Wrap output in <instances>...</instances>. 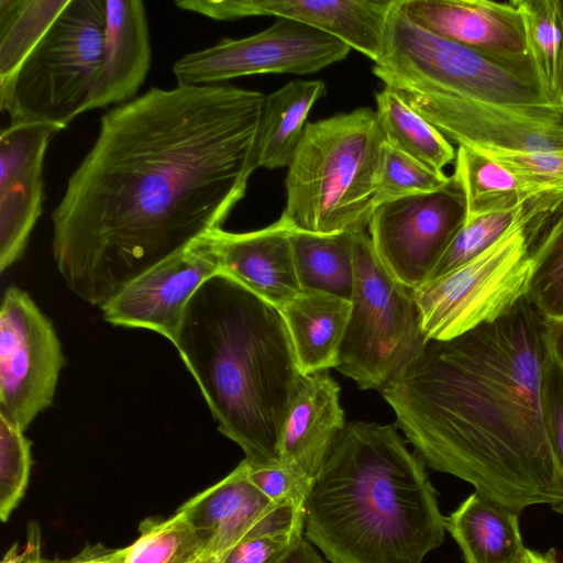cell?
Masks as SVG:
<instances>
[{
	"label": "cell",
	"instance_id": "6da1fadb",
	"mask_svg": "<svg viewBox=\"0 0 563 563\" xmlns=\"http://www.w3.org/2000/svg\"><path fill=\"white\" fill-rule=\"evenodd\" d=\"M265 96L228 82L153 87L100 119L52 212L67 287L102 307L222 224L257 165Z\"/></svg>",
	"mask_w": 563,
	"mask_h": 563
},
{
	"label": "cell",
	"instance_id": "7a4b0ae2",
	"mask_svg": "<svg viewBox=\"0 0 563 563\" xmlns=\"http://www.w3.org/2000/svg\"><path fill=\"white\" fill-rule=\"evenodd\" d=\"M548 330L523 297L493 322L428 340L379 390L429 467L517 514L549 505L563 515V474L542 406Z\"/></svg>",
	"mask_w": 563,
	"mask_h": 563
},
{
	"label": "cell",
	"instance_id": "3957f363",
	"mask_svg": "<svg viewBox=\"0 0 563 563\" xmlns=\"http://www.w3.org/2000/svg\"><path fill=\"white\" fill-rule=\"evenodd\" d=\"M173 344L247 464L280 465L282 432L306 376L280 310L218 273L188 301Z\"/></svg>",
	"mask_w": 563,
	"mask_h": 563
},
{
	"label": "cell",
	"instance_id": "277c9868",
	"mask_svg": "<svg viewBox=\"0 0 563 563\" xmlns=\"http://www.w3.org/2000/svg\"><path fill=\"white\" fill-rule=\"evenodd\" d=\"M424 464L395 426L346 423L306 498V539L330 563H421L445 532Z\"/></svg>",
	"mask_w": 563,
	"mask_h": 563
},
{
	"label": "cell",
	"instance_id": "5b68a950",
	"mask_svg": "<svg viewBox=\"0 0 563 563\" xmlns=\"http://www.w3.org/2000/svg\"><path fill=\"white\" fill-rule=\"evenodd\" d=\"M385 139L371 108L307 123L287 167L292 227L317 234L365 231L376 208Z\"/></svg>",
	"mask_w": 563,
	"mask_h": 563
},
{
	"label": "cell",
	"instance_id": "8992f818",
	"mask_svg": "<svg viewBox=\"0 0 563 563\" xmlns=\"http://www.w3.org/2000/svg\"><path fill=\"white\" fill-rule=\"evenodd\" d=\"M373 73L410 108L442 98H470L536 117L563 120L536 84L415 24L395 0L383 55Z\"/></svg>",
	"mask_w": 563,
	"mask_h": 563
},
{
	"label": "cell",
	"instance_id": "52a82bcc",
	"mask_svg": "<svg viewBox=\"0 0 563 563\" xmlns=\"http://www.w3.org/2000/svg\"><path fill=\"white\" fill-rule=\"evenodd\" d=\"M106 44L102 0H69L14 76L0 85L10 123L41 122L58 131L87 111Z\"/></svg>",
	"mask_w": 563,
	"mask_h": 563
},
{
	"label": "cell",
	"instance_id": "ba28073f",
	"mask_svg": "<svg viewBox=\"0 0 563 563\" xmlns=\"http://www.w3.org/2000/svg\"><path fill=\"white\" fill-rule=\"evenodd\" d=\"M351 313L335 369L360 389L380 390L422 351L415 290L397 282L378 260L369 235L353 232Z\"/></svg>",
	"mask_w": 563,
	"mask_h": 563
},
{
	"label": "cell",
	"instance_id": "9c48e42d",
	"mask_svg": "<svg viewBox=\"0 0 563 563\" xmlns=\"http://www.w3.org/2000/svg\"><path fill=\"white\" fill-rule=\"evenodd\" d=\"M548 210L547 202L534 206L485 252L415 291L427 341L493 322L526 297L533 266L530 223Z\"/></svg>",
	"mask_w": 563,
	"mask_h": 563
},
{
	"label": "cell",
	"instance_id": "30bf717a",
	"mask_svg": "<svg viewBox=\"0 0 563 563\" xmlns=\"http://www.w3.org/2000/svg\"><path fill=\"white\" fill-rule=\"evenodd\" d=\"M350 47L314 27L278 18L268 29L247 37L222 40L189 53L173 65L177 85L224 84L255 74L317 73L343 60Z\"/></svg>",
	"mask_w": 563,
	"mask_h": 563
},
{
	"label": "cell",
	"instance_id": "8fae6325",
	"mask_svg": "<svg viewBox=\"0 0 563 563\" xmlns=\"http://www.w3.org/2000/svg\"><path fill=\"white\" fill-rule=\"evenodd\" d=\"M65 363L52 321L27 292L7 288L0 309V416L25 431L52 406Z\"/></svg>",
	"mask_w": 563,
	"mask_h": 563
},
{
	"label": "cell",
	"instance_id": "7c38bea8",
	"mask_svg": "<svg viewBox=\"0 0 563 563\" xmlns=\"http://www.w3.org/2000/svg\"><path fill=\"white\" fill-rule=\"evenodd\" d=\"M465 220V200L451 176L440 190L377 206L368 235L386 271L416 291L430 280Z\"/></svg>",
	"mask_w": 563,
	"mask_h": 563
},
{
	"label": "cell",
	"instance_id": "4fadbf2b",
	"mask_svg": "<svg viewBox=\"0 0 563 563\" xmlns=\"http://www.w3.org/2000/svg\"><path fill=\"white\" fill-rule=\"evenodd\" d=\"M218 273L213 231L126 284L100 308L103 319L118 327L154 331L174 343L188 301Z\"/></svg>",
	"mask_w": 563,
	"mask_h": 563
},
{
	"label": "cell",
	"instance_id": "5bb4252c",
	"mask_svg": "<svg viewBox=\"0 0 563 563\" xmlns=\"http://www.w3.org/2000/svg\"><path fill=\"white\" fill-rule=\"evenodd\" d=\"M401 8L423 30L472 49L539 86L514 1L401 0Z\"/></svg>",
	"mask_w": 563,
	"mask_h": 563
},
{
	"label": "cell",
	"instance_id": "9a60e30c",
	"mask_svg": "<svg viewBox=\"0 0 563 563\" xmlns=\"http://www.w3.org/2000/svg\"><path fill=\"white\" fill-rule=\"evenodd\" d=\"M179 509L209 538L211 553L218 560L241 540L290 536L305 523V506L271 501L251 482L245 460Z\"/></svg>",
	"mask_w": 563,
	"mask_h": 563
},
{
	"label": "cell",
	"instance_id": "2e32d148",
	"mask_svg": "<svg viewBox=\"0 0 563 563\" xmlns=\"http://www.w3.org/2000/svg\"><path fill=\"white\" fill-rule=\"evenodd\" d=\"M395 0H179L186 11L224 21L273 15L324 32L378 62L383 55L388 15Z\"/></svg>",
	"mask_w": 563,
	"mask_h": 563
},
{
	"label": "cell",
	"instance_id": "e0dca14e",
	"mask_svg": "<svg viewBox=\"0 0 563 563\" xmlns=\"http://www.w3.org/2000/svg\"><path fill=\"white\" fill-rule=\"evenodd\" d=\"M58 131L41 122H18L0 135V271L24 253L44 201V157Z\"/></svg>",
	"mask_w": 563,
	"mask_h": 563
},
{
	"label": "cell",
	"instance_id": "ac0fdd59",
	"mask_svg": "<svg viewBox=\"0 0 563 563\" xmlns=\"http://www.w3.org/2000/svg\"><path fill=\"white\" fill-rule=\"evenodd\" d=\"M292 224L282 213L251 232L214 231L221 273L282 309L302 292L291 246Z\"/></svg>",
	"mask_w": 563,
	"mask_h": 563
},
{
	"label": "cell",
	"instance_id": "d6986e66",
	"mask_svg": "<svg viewBox=\"0 0 563 563\" xmlns=\"http://www.w3.org/2000/svg\"><path fill=\"white\" fill-rule=\"evenodd\" d=\"M345 426L338 383L327 371L306 375L282 432L280 465L312 483Z\"/></svg>",
	"mask_w": 563,
	"mask_h": 563
},
{
	"label": "cell",
	"instance_id": "ffe728a7",
	"mask_svg": "<svg viewBox=\"0 0 563 563\" xmlns=\"http://www.w3.org/2000/svg\"><path fill=\"white\" fill-rule=\"evenodd\" d=\"M104 7L103 65L87 111L134 99L151 67L150 30L143 1L107 0Z\"/></svg>",
	"mask_w": 563,
	"mask_h": 563
},
{
	"label": "cell",
	"instance_id": "44dd1931",
	"mask_svg": "<svg viewBox=\"0 0 563 563\" xmlns=\"http://www.w3.org/2000/svg\"><path fill=\"white\" fill-rule=\"evenodd\" d=\"M351 300L303 290L280 310L303 375L335 368Z\"/></svg>",
	"mask_w": 563,
	"mask_h": 563
},
{
	"label": "cell",
	"instance_id": "7402d4cb",
	"mask_svg": "<svg viewBox=\"0 0 563 563\" xmlns=\"http://www.w3.org/2000/svg\"><path fill=\"white\" fill-rule=\"evenodd\" d=\"M445 530L465 563H519L527 549L519 514L476 490L445 517Z\"/></svg>",
	"mask_w": 563,
	"mask_h": 563
},
{
	"label": "cell",
	"instance_id": "603a6c76",
	"mask_svg": "<svg viewBox=\"0 0 563 563\" xmlns=\"http://www.w3.org/2000/svg\"><path fill=\"white\" fill-rule=\"evenodd\" d=\"M454 162L452 177L463 194L466 218L515 211L544 198L563 196L466 146L457 147Z\"/></svg>",
	"mask_w": 563,
	"mask_h": 563
},
{
	"label": "cell",
	"instance_id": "cb8c5ba5",
	"mask_svg": "<svg viewBox=\"0 0 563 563\" xmlns=\"http://www.w3.org/2000/svg\"><path fill=\"white\" fill-rule=\"evenodd\" d=\"M325 91L321 80H292L265 96L257 137V165L288 167L303 135L307 117Z\"/></svg>",
	"mask_w": 563,
	"mask_h": 563
},
{
	"label": "cell",
	"instance_id": "d4e9b609",
	"mask_svg": "<svg viewBox=\"0 0 563 563\" xmlns=\"http://www.w3.org/2000/svg\"><path fill=\"white\" fill-rule=\"evenodd\" d=\"M291 246L303 290L351 300L354 286L353 232L317 234L295 229Z\"/></svg>",
	"mask_w": 563,
	"mask_h": 563
},
{
	"label": "cell",
	"instance_id": "484cf974",
	"mask_svg": "<svg viewBox=\"0 0 563 563\" xmlns=\"http://www.w3.org/2000/svg\"><path fill=\"white\" fill-rule=\"evenodd\" d=\"M375 99L376 119L385 142L430 169L444 174L443 168L456 156L450 141L390 89L385 87Z\"/></svg>",
	"mask_w": 563,
	"mask_h": 563
},
{
	"label": "cell",
	"instance_id": "4316f807",
	"mask_svg": "<svg viewBox=\"0 0 563 563\" xmlns=\"http://www.w3.org/2000/svg\"><path fill=\"white\" fill-rule=\"evenodd\" d=\"M530 254L526 298L549 323H563V200L530 223Z\"/></svg>",
	"mask_w": 563,
	"mask_h": 563
},
{
	"label": "cell",
	"instance_id": "83f0119b",
	"mask_svg": "<svg viewBox=\"0 0 563 563\" xmlns=\"http://www.w3.org/2000/svg\"><path fill=\"white\" fill-rule=\"evenodd\" d=\"M528 54L545 98L563 111V20L558 0H512Z\"/></svg>",
	"mask_w": 563,
	"mask_h": 563
},
{
	"label": "cell",
	"instance_id": "f1b7e54d",
	"mask_svg": "<svg viewBox=\"0 0 563 563\" xmlns=\"http://www.w3.org/2000/svg\"><path fill=\"white\" fill-rule=\"evenodd\" d=\"M69 0H0V85L8 82Z\"/></svg>",
	"mask_w": 563,
	"mask_h": 563
},
{
	"label": "cell",
	"instance_id": "f546056e",
	"mask_svg": "<svg viewBox=\"0 0 563 563\" xmlns=\"http://www.w3.org/2000/svg\"><path fill=\"white\" fill-rule=\"evenodd\" d=\"M208 553L209 538L178 508L168 518L147 517L141 521L137 539L126 547L124 563H190Z\"/></svg>",
	"mask_w": 563,
	"mask_h": 563
},
{
	"label": "cell",
	"instance_id": "4dcf8cb0",
	"mask_svg": "<svg viewBox=\"0 0 563 563\" xmlns=\"http://www.w3.org/2000/svg\"><path fill=\"white\" fill-rule=\"evenodd\" d=\"M536 201L515 211L467 217L448 250L435 266L430 280L472 261L495 244L531 208L547 200ZM429 280V282H430Z\"/></svg>",
	"mask_w": 563,
	"mask_h": 563
},
{
	"label": "cell",
	"instance_id": "1f68e13d",
	"mask_svg": "<svg viewBox=\"0 0 563 563\" xmlns=\"http://www.w3.org/2000/svg\"><path fill=\"white\" fill-rule=\"evenodd\" d=\"M450 180L385 142L376 207L400 198L442 189Z\"/></svg>",
	"mask_w": 563,
	"mask_h": 563
},
{
	"label": "cell",
	"instance_id": "d6a6232c",
	"mask_svg": "<svg viewBox=\"0 0 563 563\" xmlns=\"http://www.w3.org/2000/svg\"><path fill=\"white\" fill-rule=\"evenodd\" d=\"M32 465L24 431L0 416V519L5 522L23 497Z\"/></svg>",
	"mask_w": 563,
	"mask_h": 563
},
{
	"label": "cell",
	"instance_id": "836d02e7",
	"mask_svg": "<svg viewBox=\"0 0 563 563\" xmlns=\"http://www.w3.org/2000/svg\"><path fill=\"white\" fill-rule=\"evenodd\" d=\"M473 150L495 159L514 173L563 195V147L550 150L476 147Z\"/></svg>",
	"mask_w": 563,
	"mask_h": 563
},
{
	"label": "cell",
	"instance_id": "e575fe53",
	"mask_svg": "<svg viewBox=\"0 0 563 563\" xmlns=\"http://www.w3.org/2000/svg\"><path fill=\"white\" fill-rule=\"evenodd\" d=\"M542 406L551 446L563 474V364L549 340L542 371Z\"/></svg>",
	"mask_w": 563,
	"mask_h": 563
},
{
	"label": "cell",
	"instance_id": "d590c367",
	"mask_svg": "<svg viewBox=\"0 0 563 563\" xmlns=\"http://www.w3.org/2000/svg\"><path fill=\"white\" fill-rule=\"evenodd\" d=\"M249 477L254 486L274 504L305 506L312 485L282 465L266 467L249 465Z\"/></svg>",
	"mask_w": 563,
	"mask_h": 563
},
{
	"label": "cell",
	"instance_id": "8d00e7d4",
	"mask_svg": "<svg viewBox=\"0 0 563 563\" xmlns=\"http://www.w3.org/2000/svg\"><path fill=\"white\" fill-rule=\"evenodd\" d=\"M290 536H263L241 540L228 550L218 563H273L290 544Z\"/></svg>",
	"mask_w": 563,
	"mask_h": 563
},
{
	"label": "cell",
	"instance_id": "74e56055",
	"mask_svg": "<svg viewBox=\"0 0 563 563\" xmlns=\"http://www.w3.org/2000/svg\"><path fill=\"white\" fill-rule=\"evenodd\" d=\"M126 547L114 549L102 543L87 544L78 554L66 560H41L40 563H124Z\"/></svg>",
	"mask_w": 563,
	"mask_h": 563
},
{
	"label": "cell",
	"instance_id": "f35d334b",
	"mask_svg": "<svg viewBox=\"0 0 563 563\" xmlns=\"http://www.w3.org/2000/svg\"><path fill=\"white\" fill-rule=\"evenodd\" d=\"M41 529L37 522L31 521L27 526V539L23 549L14 543L3 555L1 563H40Z\"/></svg>",
	"mask_w": 563,
	"mask_h": 563
},
{
	"label": "cell",
	"instance_id": "ab89813d",
	"mask_svg": "<svg viewBox=\"0 0 563 563\" xmlns=\"http://www.w3.org/2000/svg\"><path fill=\"white\" fill-rule=\"evenodd\" d=\"M273 563H325L311 542L303 538V530L295 533L288 548Z\"/></svg>",
	"mask_w": 563,
	"mask_h": 563
},
{
	"label": "cell",
	"instance_id": "60d3db41",
	"mask_svg": "<svg viewBox=\"0 0 563 563\" xmlns=\"http://www.w3.org/2000/svg\"><path fill=\"white\" fill-rule=\"evenodd\" d=\"M548 340L552 351L563 364V323H549Z\"/></svg>",
	"mask_w": 563,
	"mask_h": 563
},
{
	"label": "cell",
	"instance_id": "b9f144b4",
	"mask_svg": "<svg viewBox=\"0 0 563 563\" xmlns=\"http://www.w3.org/2000/svg\"><path fill=\"white\" fill-rule=\"evenodd\" d=\"M519 563H560L556 556V551L550 549L547 552H539L531 549H526Z\"/></svg>",
	"mask_w": 563,
	"mask_h": 563
},
{
	"label": "cell",
	"instance_id": "7bdbcfd3",
	"mask_svg": "<svg viewBox=\"0 0 563 563\" xmlns=\"http://www.w3.org/2000/svg\"><path fill=\"white\" fill-rule=\"evenodd\" d=\"M190 563H218V559L214 555H212L211 553H208Z\"/></svg>",
	"mask_w": 563,
	"mask_h": 563
},
{
	"label": "cell",
	"instance_id": "ee69618b",
	"mask_svg": "<svg viewBox=\"0 0 563 563\" xmlns=\"http://www.w3.org/2000/svg\"><path fill=\"white\" fill-rule=\"evenodd\" d=\"M558 5H559L560 14L563 20V0H558Z\"/></svg>",
	"mask_w": 563,
	"mask_h": 563
}]
</instances>
